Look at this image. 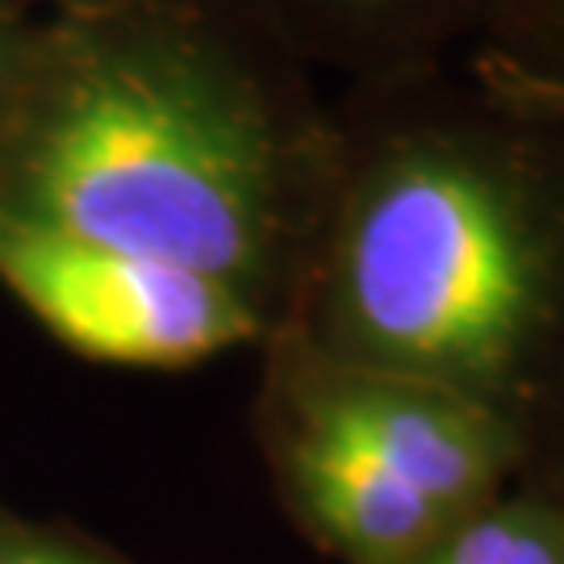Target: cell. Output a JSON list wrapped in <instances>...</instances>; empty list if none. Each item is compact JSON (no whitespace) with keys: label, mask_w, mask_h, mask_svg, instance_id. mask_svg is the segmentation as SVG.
Here are the masks:
<instances>
[{"label":"cell","mask_w":564,"mask_h":564,"mask_svg":"<svg viewBox=\"0 0 564 564\" xmlns=\"http://www.w3.org/2000/svg\"><path fill=\"white\" fill-rule=\"evenodd\" d=\"M0 281L55 339L126 368H184L263 330L260 302L176 263L72 239L0 209Z\"/></svg>","instance_id":"3"},{"label":"cell","mask_w":564,"mask_h":564,"mask_svg":"<svg viewBox=\"0 0 564 564\" xmlns=\"http://www.w3.org/2000/svg\"><path fill=\"white\" fill-rule=\"evenodd\" d=\"M289 477L310 523L360 564H414L456 523L402 477L310 423L293 426Z\"/></svg>","instance_id":"5"},{"label":"cell","mask_w":564,"mask_h":564,"mask_svg":"<svg viewBox=\"0 0 564 564\" xmlns=\"http://www.w3.org/2000/svg\"><path fill=\"white\" fill-rule=\"evenodd\" d=\"M414 564H564V510L494 498L456 519Z\"/></svg>","instance_id":"8"},{"label":"cell","mask_w":564,"mask_h":564,"mask_svg":"<svg viewBox=\"0 0 564 564\" xmlns=\"http://www.w3.org/2000/svg\"><path fill=\"white\" fill-rule=\"evenodd\" d=\"M297 142L272 93L209 42L93 63L42 113L13 214L260 302L297 230Z\"/></svg>","instance_id":"2"},{"label":"cell","mask_w":564,"mask_h":564,"mask_svg":"<svg viewBox=\"0 0 564 564\" xmlns=\"http://www.w3.org/2000/svg\"><path fill=\"white\" fill-rule=\"evenodd\" d=\"M297 423L351 444L452 519L494 502L523 456V431L481 402L351 364L305 389Z\"/></svg>","instance_id":"4"},{"label":"cell","mask_w":564,"mask_h":564,"mask_svg":"<svg viewBox=\"0 0 564 564\" xmlns=\"http://www.w3.org/2000/svg\"><path fill=\"white\" fill-rule=\"evenodd\" d=\"M473 72L514 97L564 109V0H494Z\"/></svg>","instance_id":"6"},{"label":"cell","mask_w":564,"mask_h":564,"mask_svg":"<svg viewBox=\"0 0 564 564\" xmlns=\"http://www.w3.org/2000/svg\"><path fill=\"white\" fill-rule=\"evenodd\" d=\"M310 13L364 46L435 55L456 39H481L494 0H302Z\"/></svg>","instance_id":"7"},{"label":"cell","mask_w":564,"mask_h":564,"mask_svg":"<svg viewBox=\"0 0 564 564\" xmlns=\"http://www.w3.org/2000/svg\"><path fill=\"white\" fill-rule=\"evenodd\" d=\"M0 564H101L67 547H46V544H21V547H0Z\"/></svg>","instance_id":"9"},{"label":"cell","mask_w":564,"mask_h":564,"mask_svg":"<svg viewBox=\"0 0 564 564\" xmlns=\"http://www.w3.org/2000/svg\"><path fill=\"white\" fill-rule=\"evenodd\" d=\"M323 314L335 364L519 426L564 347V109L468 67L389 121L326 218Z\"/></svg>","instance_id":"1"}]
</instances>
